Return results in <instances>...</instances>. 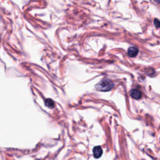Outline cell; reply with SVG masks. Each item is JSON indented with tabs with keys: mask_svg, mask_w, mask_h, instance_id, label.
<instances>
[{
	"mask_svg": "<svg viewBox=\"0 0 160 160\" xmlns=\"http://www.w3.org/2000/svg\"><path fill=\"white\" fill-rule=\"evenodd\" d=\"M130 95L135 99H139L141 98V92L138 89H132L130 91Z\"/></svg>",
	"mask_w": 160,
	"mask_h": 160,
	"instance_id": "cell-3",
	"label": "cell"
},
{
	"mask_svg": "<svg viewBox=\"0 0 160 160\" xmlns=\"http://www.w3.org/2000/svg\"><path fill=\"white\" fill-rule=\"evenodd\" d=\"M44 103H45L46 106H47V107L49 108L52 109V108H53L54 107V101H53L52 99H46L45 100Z\"/></svg>",
	"mask_w": 160,
	"mask_h": 160,
	"instance_id": "cell-5",
	"label": "cell"
},
{
	"mask_svg": "<svg viewBox=\"0 0 160 160\" xmlns=\"http://www.w3.org/2000/svg\"><path fill=\"white\" fill-rule=\"evenodd\" d=\"M114 87L113 82L109 79H103L98 83L96 86V89L99 91H109Z\"/></svg>",
	"mask_w": 160,
	"mask_h": 160,
	"instance_id": "cell-1",
	"label": "cell"
},
{
	"mask_svg": "<svg viewBox=\"0 0 160 160\" xmlns=\"http://www.w3.org/2000/svg\"><path fill=\"white\" fill-rule=\"evenodd\" d=\"M92 152H93V156L96 159L99 158L102 154V149L99 146H95L92 149Z\"/></svg>",
	"mask_w": 160,
	"mask_h": 160,
	"instance_id": "cell-2",
	"label": "cell"
},
{
	"mask_svg": "<svg viewBox=\"0 0 160 160\" xmlns=\"http://www.w3.org/2000/svg\"><path fill=\"white\" fill-rule=\"evenodd\" d=\"M138 49L136 47H130L128 50V54L130 57H135L138 54Z\"/></svg>",
	"mask_w": 160,
	"mask_h": 160,
	"instance_id": "cell-4",
	"label": "cell"
},
{
	"mask_svg": "<svg viewBox=\"0 0 160 160\" xmlns=\"http://www.w3.org/2000/svg\"><path fill=\"white\" fill-rule=\"evenodd\" d=\"M154 25L156 28H160V21L159 20H158L157 19H156L154 20Z\"/></svg>",
	"mask_w": 160,
	"mask_h": 160,
	"instance_id": "cell-6",
	"label": "cell"
}]
</instances>
